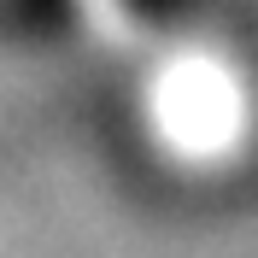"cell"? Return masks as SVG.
I'll use <instances>...</instances> for the list:
<instances>
[{"label": "cell", "instance_id": "1", "mask_svg": "<svg viewBox=\"0 0 258 258\" xmlns=\"http://www.w3.org/2000/svg\"><path fill=\"white\" fill-rule=\"evenodd\" d=\"M147 129L176 159H194V164L229 159L246 135L235 71L217 64L211 53H176L159 71V82L147 88Z\"/></svg>", "mask_w": 258, "mask_h": 258}]
</instances>
